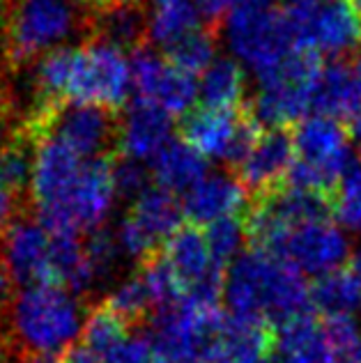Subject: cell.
<instances>
[{
  "mask_svg": "<svg viewBox=\"0 0 361 363\" xmlns=\"http://www.w3.org/2000/svg\"><path fill=\"white\" fill-rule=\"evenodd\" d=\"M355 74L348 60H334L322 67V74L313 94V111L318 116L334 118L348 127L355 108Z\"/></svg>",
  "mask_w": 361,
  "mask_h": 363,
  "instance_id": "cell-18",
  "label": "cell"
},
{
  "mask_svg": "<svg viewBox=\"0 0 361 363\" xmlns=\"http://www.w3.org/2000/svg\"><path fill=\"white\" fill-rule=\"evenodd\" d=\"M322 55L311 51H290L277 67L260 74V92L253 111L270 129H294L309 111L322 74Z\"/></svg>",
  "mask_w": 361,
  "mask_h": 363,
  "instance_id": "cell-5",
  "label": "cell"
},
{
  "mask_svg": "<svg viewBox=\"0 0 361 363\" xmlns=\"http://www.w3.org/2000/svg\"><path fill=\"white\" fill-rule=\"evenodd\" d=\"M101 303L120 322H125L129 329H145L150 313H155V301H152L145 283L140 281V276L136 272L129 281L120 283L111 294H106Z\"/></svg>",
  "mask_w": 361,
  "mask_h": 363,
  "instance_id": "cell-25",
  "label": "cell"
},
{
  "mask_svg": "<svg viewBox=\"0 0 361 363\" xmlns=\"http://www.w3.org/2000/svg\"><path fill=\"white\" fill-rule=\"evenodd\" d=\"M343 363H361V340L357 342V347L350 352V357Z\"/></svg>",
  "mask_w": 361,
  "mask_h": 363,
  "instance_id": "cell-36",
  "label": "cell"
},
{
  "mask_svg": "<svg viewBox=\"0 0 361 363\" xmlns=\"http://www.w3.org/2000/svg\"><path fill=\"white\" fill-rule=\"evenodd\" d=\"M359 159H361V157H359Z\"/></svg>",
  "mask_w": 361,
  "mask_h": 363,
  "instance_id": "cell-39",
  "label": "cell"
},
{
  "mask_svg": "<svg viewBox=\"0 0 361 363\" xmlns=\"http://www.w3.org/2000/svg\"><path fill=\"white\" fill-rule=\"evenodd\" d=\"M355 3H357V7L361 9V0H355Z\"/></svg>",
  "mask_w": 361,
  "mask_h": 363,
  "instance_id": "cell-38",
  "label": "cell"
},
{
  "mask_svg": "<svg viewBox=\"0 0 361 363\" xmlns=\"http://www.w3.org/2000/svg\"><path fill=\"white\" fill-rule=\"evenodd\" d=\"M164 257L168 260V264L173 267L177 279L182 281L184 290L198 279H203V276L216 264L212 260L210 246H207L205 230H201V225H194L189 221H184L166 240Z\"/></svg>",
  "mask_w": 361,
  "mask_h": 363,
  "instance_id": "cell-16",
  "label": "cell"
},
{
  "mask_svg": "<svg viewBox=\"0 0 361 363\" xmlns=\"http://www.w3.org/2000/svg\"><path fill=\"white\" fill-rule=\"evenodd\" d=\"M274 257L297 272L327 274L350 260V246L331 221H311L290 228Z\"/></svg>",
  "mask_w": 361,
  "mask_h": 363,
  "instance_id": "cell-9",
  "label": "cell"
},
{
  "mask_svg": "<svg viewBox=\"0 0 361 363\" xmlns=\"http://www.w3.org/2000/svg\"><path fill=\"white\" fill-rule=\"evenodd\" d=\"M265 363H299V361L288 357V354H283V352H274V354L267 361H265Z\"/></svg>",
  "mask_w": 361,
  "mask_h": 363,
  "instance_id": "cell-35",
  "label": "cell"
},
{
  "mask_svg": "<svg viewBox=\"0 0 361 363\" xmlns=\"http://www.w3.org/2000/svg\"><path fill=\"white\" fill-rule=\"evenodd\" d=\"M348 269L350 274L355 276V279L361 283V248L355 253V255H350V260H348Z\"/></svg>",
  "mask_w": 361,
  "mask_h": 363,
  "instance_id": "cell-34",
  "label": "cell"
},
{
  "mask_svg": "<svg viewBox=\"0 0 361 363\" xmlns=\"http://www.w3.org/2000/svg\"><path fill=\"white\" fill-rule=\"evenodd\" d=\"M51 242L53 235L37 221L30 205L23 207L7 225L0 237V257L16 285H49Z\"/></svg>",
  "mask_w": 361,
  "mask_h": 363,
  "instance_id": "cell-8",
  "label": "cell"
},
{
  "mask_svg": "<svg viewBox=\"0 0 361 363\" xmlns=\"http://www.w3.org/2000/svg\"><path fill=\"white\" fill-rule=\"evenodd\" d=\"M18 124H21V113L16 111L14 76L0 67V150L12 143Z\"/></svg>",
  "mask_w": 361,
  "mask_h": 363,
  "instance_id": "cell-30",
  "label": "cell"
},
{
  "mask_svg": "<svg viewBox=\"0 0 361 363\" xmlns=\"http://www.w3.org/2000/svg\"><path fill=\"white\" fill-rule=\"evenodd\" d=\"M28 205H30L28 196H18V194H12V191L0 189V237L7 230V225L16 218V214Z\"/></svg>",
  "mask_w": 361,
  "mask_h": 363,
  "instance_id": "cell-32",
  "label": "cell"
},
{
  "mask_svg": "<svg viewBox=\"0 0 361 363\" xmlns=\"http://www.w3.org/2000/svg\"><path fill=\"white\" fill-rule=\"evenodd\" d=\"M218 26H210L205 28L198 26L196 30H191L189 35H184L182 40H177L175 44H170L168 49H164V58L175 67L179 72L187 74H201L207 67L214 62V51H216V33Z\"/></svg>",
  "mask_w": 361,
  "mask_h": 363,
  "instance_id": "cell-24",
  "label": "cell"
},
{
  "mask_svg": "<svg viewBox=\"0 0 361 363\" xmlns=\"http://www.w3.org/2000/svg\"><path fill=\"white\" fill-rule=\"evenodd\" d=\"M116 164L118 157H99L83 161L81 173L72 186L51 203L37 209L35 216L51 235H74L92 233L111 212L116 198Z\"/></svg>",
  "mask_w": 361,
  "mask_h": 363,
  "instance_id": "cell-4",
  "label": "cell"
},
{
  "mask_svg": "<svg viewBox=\"0 0 361 363\" xmlns=\"http://www.w3.org/2000/svg\"><path fill=\"white\" fill-rule=\"evenodd\" d=\"M85 301L53 285H30L9 303V336L18 347V361L42 352H65L83 329ZM0 318V320H3Z\"/></svg>",
  "mask_w": 361,
  "mask_h": 363,
  "instance_id": "cell-2",
  "label": "cell"
},
{
  "mask_svg": "<svg viewBox=\"0 0 361 363\" xmlns=\"http://www.w3.org/2000/svg\"><path fill=\"white\" fill-rule=\"evenodd\" d=\"M249 194L235 179V175H207L184 194L182 212L189 223L210 225L223 216L242 214Z\"/></svg>",
  "mask_w": 361,
  "mask_h": 363,
  "instance_id": "cell-13",
  "label": "cell"
},
{
  "mask_svg": "<svg viewBox=\"0 0 361 363\" xmlns=\"http://www.w3.org/2000/svg\"><path fill=\"white\" fill-rule=\"evenodd\" d=\"M205 237H207V246H210L212 260L221 267H228L235 253L240 251L242 242H246L242 214L223 216L218 221H212L205 228Z\"/></svg>",
  "mask_w": 361,
  "mask_h": 363,
  "instance_id": "cell-27",
  "label": "cell"
},
{
  "mask_svg": "<svg viewBox=\"0 0 361 363\" xmlns=\"http://www.w3.org/2000/svg\"><path fill=\"white\" fill-rule=\"evenodd\" d=\"M226 28L233 51L258 74L270 72L292 51L281 7H272L270 3L235 7Z\"/></svg>",
  "mask_w": 361,
  "mask_h": 363,
  "instance_id": "cell-7",
  "label": "cell"
},
{
  "mask_svg": "<svg viewBox=\"0 0 361 363\" xmlns=\"http://www.w3.org/2000/svg\"><path fill=\"white\" fill-rule=\"evenodd\" d=\"M170 116L157 104L136 99L122 120L120 155L131 161L152 159L168 143Z\"/></svg>",
  "mask_w": 361,
  "mask_h": 363,
  "instance_id": "cell-14",
  "label": "cell"
},
{
  "mask_svg": "<svg viewBox=\"0 0 361 363\" xmlns=\"http://www.w3.org/2000/svg\"><path fill=\"white\" fill-rule=\"evenodd\" d=\"M205 159L182 140H168L152 157V179L155 186L170 194H187L205 177Z\"/></svg>",
  "mask_w": 361,
  "mask_h": 363,
  "instance_id": "cell-15",
  "label": "cell"
},
{
  "mask_svg": "<svg viewBox=\"0 0 361 363\" xmlns=\"http://www.w3.org/2000/svg\"><path fill=\"white\" fill-rule=\"evenodd\" d=\"M196 94H198V85L194 76L175 69V67L164 58V67H161L155 85L150 88L145 101L157 104L168 116L182 118L184 113L191 111Z\"/></svg>",
  "mask_w": 361,
  "mask_h": 363,
  "instance_id": "cell-23",
  "label": "cell"
},
{
  "mask_svg": "<svg viewBox=\"0 0 361 363\" xmlns=\"http://www.w3.org/2000/svg\"><path fill=\"white\" fill-rule=\"evenodd\" d=\"M294 51L336 60L361 51V9L355 0H286L281 5Z\"/></svg>",
  "mask_w": 361,
  "mask_h": 363,
  "instance_id": "cell-3",
  "label": "cell"
},
{
  "mask_svg": "<svg viewBox=\"0 0 361 363\" xmlns=\"http://www.w3.org/2000/svg\"><path fill=\"white\" fill-rule=\"evenodd\" d=\"M277 347L299 363H336L329 350L322 322L316 320L313 311L294 315L288 322L279 324Z\"/></svg>",
  "mask_w": 361,
  "mask_h": 363,
  "instance_id": "cell-17",
  "label": "cell"
},
{
  "mask_svg": "<svg viewBox=\"0 0 361 363\" xmlns=\"http://www.w3.org/2000/svg\"><path fill=\"white\" fill-rule=\"evenodd\" d=\"M129 83L131 74L125 53L111 44L90 40L76 46L65 101L122 113L129 94Z\"/></svg>",
  "mask_w": 361,
  "mask_h": 363,
  "instance_id": "cell-6",
  "label": "cell"
},
{
  "mask_svg": "<svg viewBox=\"0 0 361 363\" xmlns=\"http://www.w3.org/2000/svg\"><path fill=\"white\" fill-rule=\"evenodd\" d=\"M352 74H355V108H352V116L348 120V129L350 133L361 138V58L352 65Z\"/></svg>",
  "mask_w": 361,
  "mask_h": 363,
  "instance_id": "cell-33",
  "label": "cell"
},
{
  "mask_svg": "<svg viewBox=\"0 0 361 363\" xmlns=\"http://www.w3.org/2000/svg\"><path fill=\"white\" fill-rule=\"evenodd\" d=\"M131 331L134 329H129L125 322H120L116 315L99 301L88 308V315H85V322L81 329L79 345L88 350L99 363H106L113 352L127 340Z\"/></svg>",
  "mask_w": 361,
  "mask_h": 363,
  "instance_id": "cell-21",
  "label": "cell"
},
{
  "mask_svg": "<svg viewBox=\"0 0 361 363\" xmlns=\"http://www.w3.org/2000/svg\"><path fill=\"white\" fill-rule=\"evenodd\" d=\"M223 299L235 318L265 320L274 329L294 315L313 311L301 272L260 251L244 253L231 264Z\"/></svg>",
  "mask_w": 361,
  "mask_h": 363,
  "instance_id": "cell-1",
  "label": "cell"
},
{
  "mask_svg": "<svg viewBox=\"0 0 361 363\" xmlns=\"http://www.w3.org/2000/svg\"><path fill=\"white\" fill-rule=\"evenodd\" d=\"M294 161H297V150H294L292 129H265L246 159L233 170V175L251 198L286 186Z\"/></svg>",
  "mask_w": 361,
  "mask_h": 363,
  "instance_id": "cell-10",
  "label": "cell"
},
{
  "mask_svg": "<svg viewBox=\"0 0 361 363\" xmlns=\"http://www.w3.org/2000/svg\"><path fill=\"white\" fill-rule=\"evenodd\" d=\"M244 108L246 104L235 111L196 106L177 122L179 140L203 159H221L226 164L235 147L237 133H240Z\"/></svg>",
  "mask_w": 361,
  "mask_h": 363,
  "instance_id": "cell-11",
  "label": "cell"
},
{
  "mask_svg": "<svg viewBox=\"0 0 361 363\" xmlns=\"http://www.w3.org/2000/svg\"><path fill=\"white\" fill-rule=\"evenodd\" d=\"M277 350V329L265 320L226 313L214 338V363H265Z\"/></svg>",
  "mask_w": 361,
  "mask_h": 363,
  "instance_id": "cell-12",
  "label": "cell"
},
{
  "mask_svg": "<svg viewBox=\"0 0 361 363\" xmlns=\"http://www.w3.org/2000/svg\"><path fill=\"white\" fill-rule=\"evenodd\" d=\"M201 106L235 111L240 108L246 94V76L244 69L231 58H218L205 69L201 79Z\"/></svg>",
  "mask_w": 361,
  "mask_h": 363,
  "instance_id": "cell-20",
  "label": "cell"
},
{
  "mask_svg": "<svg viewBox=\"0 0 361 363\" xmlns=\"http://www.w3.org/2000/svg\"><path fill=\"white\" fill-rule=\"evenodd\" d=\"M148 189V170L138 161H118L116 164V191L125 196H138L140 191Z\"/></svg>",
  "mask_w": 361,
  "mask_h": 363,
  "instance_id": "cell-31",
  "label": "cell"
},
{
  "mask_svg": "<svg viewBox=\"0 0 361 363\" xmlns=\"http://www.w3.org/2000/svg\"><path fill=\"white\" fill-rule=\"evenodd\" d=\"M309 301L311 308L325 318L352 315L361 308V283L350 274L348 267L320 274L309 285Z\"/></svg>",
  "mask_w": 361,
  "mask_h": 363,
  "instance_id": "cell-19",
  "label": "cell"
},
{
  "mask_svg": "<svg viewBox=\"0 0 361 363\" xmlns=\"http://www.w3.org/2000/svg\"><path fill=\"white\" fill-rule=\"evenodd\" d=\"M201 26V12L194 0H161L150 14V42L168 49Z\"/></svg>",
  "mask_w": 361,
  "mask_h": 363,
  "instance_id": "cell-22",
  "label": "cell"
},
{
  "mask_svg": "<svg viewBox=\"0 0 361 363\" xmlns=\"http://www.w3.org/2000/svg\"><path fill=\"white\" fill-rule=\"evenodd\" d=\"M322 329H325V336L329 342V350L334 354L336 363H343L350 352L357 347L359 331H357V322L352 315H338V318H325L322 322Z\"/></svg>",
  "mask_w": 361,
  "mask_h": 363,
  "instance_id": "cell-29",
  "label": "cell"
},
{
  "mask_svg": "<svg viewBox=\"0 0 361 363\" xmlns=\"http://www.w3.org/2000/svg\"><path fill=\"white\" fill-rule=\"evenodd\" d=\"M83 246H85V255H88V262L94 272V281H109L118 272L120 257L125 255L118 244V235L104 230V228H97L83 242Z\"/></svg>",
  "mask_w": 361,
  "mask_h": 363,
  "instance_id": "cell-28",
  "label": "cell"
},
{
  "mask_svg": "<svg viewBox=\"0 0 361 363\" xmlns=\"http://www.w3.org/2000/svg\"><path fill=\"white\" fill-rule=\"evenodd\" d=\"M334 218L355 233H361V159H352L340 177L334 200Z\"/></svg>",
  "mask_w": 361,
  "mask_h": 363,
  "instance_id": "cell-26",
  "label": "cell"
},
{
  "mask_svg": "<svg viewBox=\"0 0 361 363\" xmlns=\"http://www.w3.org/2000/svg\"><path fill=\"white\" fill-rule=\"evenodd\" d=\"M152 363H164V361H161V359H157V357H155V359H152Z\"/></svg>",
  "mask_w": 361,
  "mask_h": 363,
  "instance_id": "cell-37",
  "label": "cell"
}]
</instances>
